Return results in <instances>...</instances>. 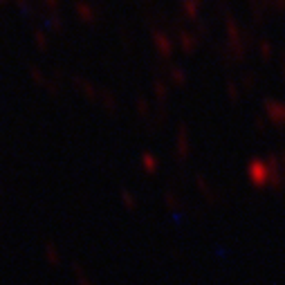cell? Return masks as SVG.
I'll list each match as a JSON object with an SVG mask.
<instances>
[{"instance_id": "1", "label": "cell", "mask_w": 285, "mask_h": 285, "mask_svg": "<svg viewBox=\"0 0 285 285\" xmlns=\"http://www.w3.org/2000/svg\"><path fill=\"white\" fill-rule=\"evenodd\" d=\"M76 12H79V16L83 18V21H94V9L90 7V5L76 3Z\"/></svg>"}, {"instance_id": "2", "label": "cell", "mask_w": 285, "mask_h": 285, "mask_svg": "<svg viewBox=\"0 0 285 285\" xmlns=\"http://www.w3.org/2000/svg\"><path fill=\"white\" fill-rule=\"evenodd\" d=\"M45 254H47V260H50V263L59 265V252H56V247H54V245H50V243H47V245H45Z\"/></svg>"}, {"instance_id": "3", "label": "cell", "mask_w": 285, "mask_h": 285, "mask_svg": "<svg viewBox=\"0 0 285 285\" xmlns=\"http://www.w3.org/2000/svg\"><path fill=\"white\" fill-rule=\"evenodd\" d=\"M155 43H157V47H162L164 54H168V52H171V45H168V41L162 36V34H157V32H155Z\"/></svg>"}, {"instance_id": "4", "label": "cell", "mask_w": 285, "mask_h": 285, "mask_svg": "<svg viewBox=\"0 0 285 285\" xmlns=\"http://www.w3.org/2000/svg\"><path fill=\"white\" fill-rule=\"evenodd\" d=\"M142 159H144V168H146V171H155V168H157V162L151 155H144Z\"/></svg>"}, {"instance_id": "5", "label": "cell", "mask_w": 285, "mask_h": 285, "mask_svg": "<svg viewBox=\"0 0 285 285\" xmlns=\"http://www.w3.org/2000/svg\"><path fill=\"white\" fill-rule=\"evenodd\" d=\"M99 97H101V101H104V104H106V106H108V108H110V110H115V108H117V104H115V99H113V97H110L108 92H101Z\"/></svg>"}, {"instance_id": "6", "label": "cell", "mask_w": 285, "mask_h": 285, "mask_svg": "<svg viewBox=\"0 0 285 285\" xmlns=\"http://www.w3.org/2000/svg\"><path fill=\"white\" fill-rule=\"evenodd\" d=\"M76 281H79V285H92L90 278H85V272L81 267H76Z\"/></svg>"}, {"instance_id": "7", "label": "cell", "mask_w": 285, "mask_h": 285, "mask_svg": "<svg viewBox=\"0 0 285 285\" xmlns=\"http://www.w3.org/2000/svg\"><path fill=\"white\" fill-rule=\"evenodd\" d=\"M122 198H124V202H126V207H128V209H133V207H135V198L130 196L128 191H122Z\"/></svg>"}, {"instance_id": "8", "label": "cell", "mask_w": 285, "mask_h": 285, "mask_svg": "<svg viewBox=\"0 0 285 285\" xmlns=\"http://www.w3.org/2000/svg\"><path fill=\"white\" fill-rule=\"evenodd\" d=\"M36 43H38V47H45L47 45V41H45V36H43L41 32H36Z\"/></svg>"}, {"instance_id": "9", "label": "cell", "mask_w": 285, "mask_h": 285, "mask_svg": "<svg viewBox=\"0 0 285 285\" xmlns=\"http://www.w3.org/2000/svg\"><path fill=\"white\" fill-rule=\"evenodd\" d=\"M164 90H166V88H164L162 81H155V92H157V97H164Z\"/></svg>"}, {"instance_id": "10", "label": "cell", "mask_w": 285, "mask_h": 285, "mask_svg": "<svg viewBox=\"0 0 285 285\" xmlns=\"http://www.w3.org/2000/svg\"><path fill=\"white\" fill-rule=\"evenodd\" d=\"M47 25H52V27H56V30H59V27H61V21H59L56 16H54V18L50 16V18H47Z\"/></svg>"}, {"instance_id": "11", "label": "cell", "mask_w": 285, "mask_h": 285, "mask_svg": "<svg viewBox=\"0 0 285 285\" xmlns=\"http://www.w3.org/2000/svg\"><path fill=\"white\" fill-rule=\"evenodd\" d=\"M32 76L38 81V83H43V74H41V72H38V70H34V67H32Z\"/></svg>"}, {"instance_id": "12", "label": "cell", "mask_w": 285, "mask_h": 285, "mask_svg": "<svg viewBox=\"0 0 285 285\" xmlns=\"http://www.w3.org/2000/svg\"><path fill=\"white\" fill-rule=\"evenodd\" d=\"M137 108H139V113H144V110H146V101H144V99H137Z\"/></svg>"}, {"instance_id": "13", "label": "cell", "mask_w": 285, "mask_h": 285, "mask_svg": "<svg viewBox=\"0 0 285 285\" xmlns=\"http://www.w3.org/2000/svg\"><path fill=\"white\" fill-rule=\"evenodd\" d=\"M173 79H175V81H182V70H173Z\"/></svg>"}, {"instance_id": "14", "label": "cell", "mask_w": 285, "mask_h": 285, "mask_svg": "<svg viewBox=\"0 0 285 285\" xmlns=\"http://www.w3.org/2000/svg\"><path fill=\"white\" fill-rule=\"evenodd\" d=\"M18 3H21V5H27V3H30V0H18Z\"/></svg>"}]
</instances>
